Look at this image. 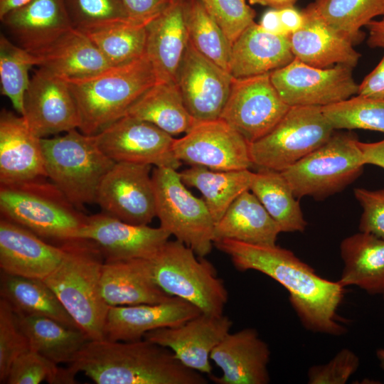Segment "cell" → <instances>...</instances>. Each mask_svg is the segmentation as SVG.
Returning <instances> with one entry per match:
<instances>
[{"label": "cell", "instance_id": "40", "mask_svg": "<svg viewBox=\"0 0 384 384\" xmlns=\"http://www.w3.org/2000/svg\"><path fill=\"white\" fill-rule=\"evenodd\" d=\"M38 57L31 53L4 34L0 35L1 94L8 97L14 110L23 114V99L30 84L28 70L38 66Z\"/></svg>", "mask_w": 384, "mask_h": 384}, {"label": "cell", "instance_id": "19", "mask_svg": "<svg viewBox=\"0 0 384 384\" xmlns=\"http://www.w3.org/2000/svg\"><path fill=\"white\" fill-rule=\"evenodd\" d=\"M170 236L161 227L131 224L102 213L87 216L77 238L93 241L105 261H114L150 259Z\"/></svg>", "mask_w": 384, "mask_h": 384}, {"label": "cell", "instance_id": "30", "mask_svg": "<svg viewBox=\"0 0 384 384\" xmlns=\"http://www.w3.org/2000/svg\"><path fill=\"white\" fill-rule=\"evenodd\" d=\"M282 233L257 198L250 191L240 194L215 223L214 242L229 239L257 245H274Z\"/></svg>", "mask_w": 384, "mask_h": 384}, {"label": "cell", "instance_id": "6", "mask_svg": "<svg viewBox=\"0 0 384 384\" xmlns=\"http://www.w3.org/2000/svg\"><path fill=\"white\" fill-rule=\"evenodd\" d=\"M78 129L41 139L47 178L78 208L95 203L98 188L114 164L97 146L94 136Z\"/></svg>", "mask_w": 384, "mask_h": 384}, {"label": "cell", "instance_id": "43", "mask_svg": "<svg viewBox=\"0 0 384 384\" xmlns=\"http://www.w3.org/2000/svg\"><path fill=\"white\" fill-rule=\"evenodd\" d=\"M73 26L85 30L130 21L122 0H65Z\"/></svg>", "mask_w": 384, "mask_h": 384}, {"label": "cell", "instance_id": "16", "mask_svg": "<svg viewBox=\"0 0 384 384\" xmlns=\"http://www.w3.org/2000/svg\"><path fill=\"white\" fill-rule=\"evenodd\" d=\"M22 116L41 139L78 129L80 125L78 107L67 80L39 67L25 93Z\"/></svg>", "mask_w": 384, "mask_h": 384}, {"label": "cell", "instance_id": "20", "mask_svg": "<svg viewBox=\"0 0 384 384\" xmlns=\"http://www.w3.org/2000/svg\"><path fill=\"white\" fill-rule=\"evenodd\" d=\"M212 360L223 374L210 375L217 384H267L270 350L256 329L246 328L229 332L213 348Z\"/></svg>", "mask_w": 384, "mask_h": 384}, {"label": "cell", "instance_id": "7", "mask_svg": "<svg viewBox=\"0 0 384 384\" xmlns=\"http://www.w3.org/2000/svg\"><path fill=\"white\" fill-rule=\"evenodd\" d=\"M155 283L167 294L181 298L206 314L221 315L228 299L214 266L184 243L168 240L149 259Z\"/></svg>", "mask_w": 384, "mask_h": 384}, {"label": "cell", "instance_id": "49", "mask_svg": "<svg viewBox=\"0 0 384 384\" xmlns=\"http://www.w3.org/2000/svg\"><path fill=\"white\" fill-rule=\"evenodd\" d=\"M357 95L384 99V55L375 68L358 85Z\"/></svg>", "mask_w": 384, "mask_h": 384}, {"label": "cell", "instance_id": "1", "mask_svg": "<svg viewBox=\"0 0 384 384\" xmlns=\"http://www.w3.org/2000/svg\"><path fill=\"white\" fill-rule=\"evenodd\" d=\"M214 245L228 255L239 271L256 270L282 285L303 326L315 333L341 336L346 331L337 309L344 287L319 276L291 250L274 245H257L223 239Z\"/></svg>", "mask_w": 384, "mask_h": 384}, {"label": "cell", "instance_id": "18", "mask_svg": "<svg viewBox=\"0 0 384 384\" xmlns=\"http://www.w3.org/2000/svg\"><path fill=\"white\" fill-rule=\"evenodd\" d=\"M232 326V320L223 314L201 313L181 325L150 331L143 338L170 349L186 367L210 375V353Z\"/></svg>", "mask_w": 384, "mask_h": 384}, {"label": "cell", "instance_id": "47", "mask_svg": "<svg viewBox=\"0 0 384 384\" xmlns=\"http://www.w3.org/2000/svg\"><path fill=\"white\" fill-rule=\"evenodd\" d=\"M353 193L363 210L359 230L384 240V188H356Z\"/></svg>", "mask_w": 384, "mask_h": 384}, {"label": "cell", "instance_id": "41", "mask_svg": "<svg viewBox=\"0 0 384 384\" xmlns=\"http://www.w3.org/2000/svg\"><path fill=\"white\" fill-rule=\"evenodd\" d=\"M321 110L334 130L358 129L384 134V99L357 95Z\"/></svg>", "mask_w": 384, "mask_h": 384}, {"label": "cell", "instance_id": "38", "mask_svg": "<svg viewBox=\"0 0 384 384\" xmlns=\"http://www.w3.org/2000/svg\"><path fill=\"white\" fill-rule=\"evenodd\" d=\"M81 31L91 40L112 66L129 63L145 55L147 38L146 25L125 21Z\"/></svg>", "mask_w": 384, "mask_h": 384}, {"label": "cell", "instance_id": "51", "mask_svg": "<svg viewBox=\"0 0 384 384\" xmlns=\"http://www.w3.org/2000/svg\"><path fill=\"white\" fill-rule=\"evenodd\" d=\"M281 24L284 32L289 35L300 28L303 24L304 17L301 11L294 6L278 9Z\"/></svg>", "mask_w": 384, "mask_h": 384}, {"label": "cell", "instance_id": "8", "mask_svg": "<svg viewBox=\"0 0 384 384\" xmlns=\"http://www.w3.org/2000/svg\"><path fill=\"white\" fill-rule=\"evenodd\" d=\"M358 142L351 132H334L321 146L282 171L294 196L324 199L352 183L366 165Z\"/></svg>", "mask_w": 384, "mask_h": 384}, {"label": "cell", "instance_id": "52", "mask_svg": "<svg viewBox=\"0 0 384 384\" xmlns=\"http://www.w3.org/2000/svg\"><path fill=\"white\" fill-rule=\"evenodd\" d=\"M366 27L369 33L368 46L372 48H384V16L380 20H372Z\"/></svg>", "mask_w": 384, "mask_h": 384}, {"label": "cell", "instance_id": "24", "mask_svg": "<svg viewBox=\"0 0 384 384\" xmlns=\"http://www.w3.org/2000/svg\"><path fill=\"white\" fill-rule=\"evenodd\" d=\"M41 139L22 115L0 113V184L46 178Z\"/></svg>", "mask_w": 384, "mask_h": 384}, {"label": "cell", "instance_id": "32", "mask_svg": "<svg viewBox=\"0 0 384 384\" xmlns=\"http://www.w3.org/2000/svg\"><path fill=\"white\" fill-rule=\"evenodd\" d=\"M126 115L150 122L171 136L188 132L197 122L187 110L175 83L157 82Z\"/></svg>", "mask_w": 384, "mask_h": 384}, {"label": "cell", "instance_id": "33", "mask_svg": "<svg viewBox=\"0 0 384 384\" xmlns=\"http://www.w3.org/2000/svg\"><path fill=\"white\" fill-rule=\"evenodd\" d=\"M15 313L30 350L58 365L70 363L90 340L80 329L68 327L53 319Z\"/></svg>", "mask_w": 384, "mask_h": 384}, {"label": "cell", "instance_id": "17", "mask_svg": "<svg viewBox=\"0 0 384 384\" xmlns=\"http://www.w3.org/2000/svg\"><path fill=\"white\" fill-rule=\"evenodd\" d=\"M233 77L199 53L189 41L176 77L184 104L197 122L219 119Z\"/></svg>", "mask_w": 384, "mask_h": 384}, {"label": "cell", "instance_id": "10", "mask_svg": "<svg viewBox=\"0 0 384 384\" xmlns=\"http://www.w3.org/2000/svg\"><path fill=\"white\" fill-rule=\"evenodd\" d=\"M334 129L319 106H290L266 135L249 144L253 165L283 171L316 150Z\"/></svg>", "mask_w": 384, "mask_h": 384}, {"label": "cell", "instance_id": "42", "mask_svg": "<svg viewBox=\"0 0 384 384\" xmlns=\"http://www.w3.org/2000/svg\"><path fill=\"white\" fill-rule=\"evenodd\" d=\"M75 383V375L66 368L33 351L22 354L11 365L6 379L9 384Z\"/></svg>", "mask_w": 384, "mask_h": 384}, {"label": "cell", "instance_id": "29", "mask_svg": "<svg viewBox=\"0 0 384 384\" xmlns=\"http://www.w3.org/2000/svg\"><path fill=\"white\" fill-rule=\"evenodd\" d=\"M37 56L38 67L65 80L90 78L114 67L91 40L74 27Z\"/></svg>", "mask_w": 384, "mask_h": 384}, {"label": "cell", "instance_id": "14", "mask_svg": "<svg viewBox=\"0 0 384 384\" xmlns=\"http://www.w3.org/2000/svg\"><path fill=\"white\" fill-rule=\"evenodd\" d=\"M250 143L219 118L197 122L183 137L175 139L173 151L181 162L215 171L250 169Z\"/></svg>", "mask_w": 384, "mask_h": 384}, {"label": "cell", "instance_id": "12", "mask_svg": "<svg viewBox=\"0 0 384 384\" xmlns=\"http://www.w3.org/2000/svg\"><path fill=\"white\" fill-rule=\"evenodd\" d=\"M270 74L233 78L220 117L250 144L269 133L290 107L278 94Z\"/></svg>", "mask_w": 384, "mask_h": 384}, {"label": "cell", "instance_id": "34", "mask_svg": "<svg viewBox=\"0 0 384 384\" xmlns=\"http://www.w3.org/2000/svg\"><path fill=\"white\" fill-rule=\"evenodd\" d=\"M0 294L1 298L7 301L16 312L48 317L68 327L79 329L55 294L43 279L1 272Z\"/></svg>", "mask_w": 384, "mask_h": 384}, {"label": "cell", "instance_id": "53", "mask_svg": "<svg viewBox=\"0 0 384 384\" xmlns=\"http://www.w3.org/2000/svg\"><path fill=\"white\" fill-rule=\"evenodd\" d=\"M259 24L264 30L270 33L285 34L281 24L278 9H272L267 11L262 16Z\"/></svg>", "mask_w": 384, "mask_h": 384}, {"label": "cell", "instance_id": "35", "mask_svg": "<svg viewBox=\"0 0 384 384\" xmlns=\"http://www.w3.org/2000/svg\"><path fill=\"white\" fill-rule=\"evenodd\" d=\"M253 174L250 169L215 171L198 166L179 172L186 186L201 192L215 223L240 194L250 190Z\"/></svg>", "mask_w": 384, "mask_h": 384}, {"label": "cell", "instance_id": "46", "mask_svg": "<svg viewBox=\"0 0 384 384\" xmlns=\"http://www.w3.org/2000/svg\"><path fill=\"white\" fill-rule=\"evenodd\" d=\"M358 366V356L350 349L343 348L329 363L311 366L307 373L308 383H346Z\"/></svg>", "mask_w": 384, "mask_h": 384}, {"label": "cell", "instance_id": "26", "mask_svg": "<svg viewBox=\"0 0 384 384\" xmlns=\"http://www.w3.org/2000/svg\"><path fill=\"white\" fill-rule=\"evenodd\" d=\"M289 36L270 33L252 23L232 44L230 75L235 78H247L288 65L295 58Z\"/></svg>", "mask_w": 384, "mask_h": 384}, {"label": "cell", "instance_id": "5", "mask_svg": "<svg viewBox=\"0 0 384 384\" xmlns=\"http://www.w3.org/2000/svg\"><path fill=\"white\" fill-rule=\"evenodd\" d=\"M0 212L39 237L60 242L77 238L87 218L46 178L0 184Z\"/></svg>", "mask_w": 384, "mask_h": 384}, {"label": "cell", "instance_id": "25", "mask_svg": "<svg viewBox=\"0 0 384 384\" xmlns=\"http://www.w3.org/2000/svg\"><path fill=\"white\" fill-rule=\"evenodd\" d=\"M146 28L145 54L157 82L176 84L177 73L189 43L183 0H171Z\"/></svg>", "mask_w": 384, "mask_h": 384}, {"label": "cell", "instance_id": "23", "mask_svg": "<svg viewBox=\"0 0 384 384\" xmlns=\"http://www.w3.org/2000/svg\"><path fill=\"white\" fill-rule=\"evenodd\" d=\"M0 19L16 44L36 55L73 28L65 0H31Z\"/></svg>", "mask_w": 384, "mask_h": 384}, {"label": "cell", "instance_id": "56", "mask_svg": "<svg viewBox=\"0 0 384 384\" xmlns=\"http://www.w3.org/2000/svg\"><path fill=\"white\" fill-rule=\"evenodd\" d=\"M376 356L381 368L384 370V348L378 349L376 352Z\"/></svg>", "mask_w": 384, "mask_h": 384}, {"label": "cell", "instance_id": "57", "mask_svg": "<svg viewBox=\"0 0 384 384\" xmlns=\"http://www.w3.org/2000/svg\"><path fill=\"white\" fill-rule=\"evenodd\" d=\"M383 297H384V292H383Z\"/></svg>", "mask_w": 384, "mask_h": 384}, {"label": "cell", "instance_id": "22", "mask_svg": "<svg viewBox=\"0 0 384 384\" xmlns=\"http://www.w3.org/2000/svg\"><path fill=\"white\" fill-rule=\"evenodd\" d=\"M201 313L193 304L176 297L158 304L110 306L104 327L105 339L140 340L150 331L181 325Z\"/></svg>", "mask_w": 384, "mask_h": 384}, {"label": "cell", "instance_id": "15", "mask_svg": "<svg viewBox=\"0 0 384 384\" xmlns=\"http://www.w3.org/2000/svg\"><path fill=\"white\" fill-rule=\"evenodd\" d=\"M151 165L118 162L103 178L95 203L103 213L134 225H149L156 216Z\"/></svg>", "mask_w": 384, "mask_h": 384}, {"label": "cell", "instance_id": "45", "mask_svg": "<svg viewBox=\"0 0 384 384\" xmlns=\"http://www.w3.org/2000/svg\"><path fill=\"white\" fill-rule=\"evenodd\" d=\"M233 44L252 23L255 11L246 0H199Z\"/></svg>", "mask_w": 384, "mask_h": 384}, {"label": "cell", "instance_id": "9", "mask_svg": "<svg viewBox=\"0 0 384 384\" xmlns=\"http://www.w3.org/2000/svg\"><path fill=\"white\" fill-rule=\"evenodd\" d=\"M151 178L160 227L198 257L208 255L214 245L215 222L203 199L187 189L176 169L155 167Z\"/></svg>", "mask_w": 384, "mask_h": 384}, {"label": "cell", "instance_id": "37", "mask_svg": "<svg viewBox=\"0 0 384 384\" xmlns=\"http://www.w3.org/2000/svg\"><path fill=\"white\" fill-rule=\"evenodd\" d=\"M304 9L355 46L365 38L361 28L384 16V0H314Z\"/></svg>", "mask_w": 384, "mask_h": 384}, {"label": "cell", "instance_id": "36", "mask_svg": "<svg viewBox=\"0 0 384 384\" xmlns=\"http://www.w3.org/2000/svg\"><path fill=\"white\" fill-rule=\"evenodd\" d=\"M250 191L279 225L281 232H304L307 223L293 190L282 172L259 168Z\"/></svg>", "mask_w": 384, "mask_h": 384}, {"label": "cell", "instance_id": "2", "mask_svg": "<svg viewBox=\"0 0 384 384\" xmlns=\"http://www.w3.org/2000/svg\"><path fill=\"white\" fill-rule=\"evenodd\" d=\"M97 384H206L202 373L180 362L169 348L144 338L89 340L68 364Z\"/></svg>", "mask_w": 384, "mask_h": 384}, {"label": "cell", "instance_id": "13", "mask_svg": "<svg viewBox=\"0 0 384 384\" xmlns=\"http://www.w3.org/2000/svg\"><path fill=\"white\" fill-rule=\"evenodd\" d=\"M99 149L114 163L129 162L177 170L173 136L156 125L127 115L94 136Z\"/></svg>", "mask_w": 384, "mask_h": 384}, {"label": "cell", "instance_id": "11", "mask_svg": "<svg viewBox=\"0 0 384 384\" xmlns=\"http://www.w3.org/2000/svg\"><path fill=\"white\" fill-rule=\"evenodd\" d=\"M270 75L274 88L289 106L324 107L348 99L358 90L353 68L343 65L320 68L294 58Z\"/></svg>", "mask_w": 384, "mask_h": 384}, {"label": "cell", "instance_id": "54", "mask_svg": "<svg viewBox=\"0 0 384 384\" xmlns=\"http://www.w3.org/2000/svg\"><path fill=\"white\" fill-rule=\"evenodd\" d=\"M297 0H249L250 4L270 6L274 9L294 6Z\"/></svg>", "mask_w": 384, "mask_h": 384}, {"label": "cell", "instance_id": "28", "mask_svg": "<svg viewBox=\"0 0 384 384\" xmlns=\"http://www.w3.org/2000/svg\"><path fill=\"white\" fill-rule=\"evenodd\" d=\"M302 13V27L289 36L295 58L320 68L336 65L353 68L357 65L361 55L350 41L304 9Z\"/></svg>", "mask_w": 384, "mask_h": 384}, {"label": "cell", "instance_id": "27", "mask_svg": "<svg viewBox=\"0 0 384 384\" xmlns=\"http://www.w3.org/2000/svg\"><path fill=\"white\" fill-rule=\"evenodd\" d=\"M100 287L109 306L158 304L172 297L154 281L149 259L105 260Z\"/></svg>", "mask_w": 384, "mask_h": 384}, {"label": "cell", "instance_id": "50", "mask_svg": "<svg viewBox=\"0 0 384 384\" xmlns=\"http://www.w3.org/2000/svg\"><path fill=\"white\" fill-rule=\"evenodd\" d=\"M365 164H371L384 169V139L375 142H362L358 140Z\"/></svg>", "mask_w": 384, "mask_h": 384}, {"label": "cell", "instance_id": "55", "mask_svg": "<svg viewBox=\"0 0 384 384\" xmlns=\"http://www.w3.org/2000/svg\"><path fill=\"white\" fill-rule=\"evenodd\" d=\"M31 0H0V18L7 13L16 9Z\"/></svg>", "mask_w": 384, "mask_h": 384}, {"label": "cell", "instance_id": "48", "mask_svg": "<svg viewBox=\"0 0 384 384\" xmlns=\"http://www.w3.org/2000/svg\"><path fill=\"white\" fill-rule=\"evenodd\" d=\"M171 0H122L130 21L146 25L157 16Z\"/></svg>", "mask_w": 384, "mask_h": 384}, {"label": "cell", "instance_id": "3", "mask_svg": "<svg viewBox=\"0 0 384 384\" xmlns=\"http://www.w3.org/2000/svg\"><path fill=\"white\" fill-rule=\"evenodd\" d=\"M60 245L64 250L63 258L43 281L90 340L105 339L110 306L102 298L100 287L103 255L87 239H70Z\"/></svg>", "mask_w": 384, "mask_h": 384}, {"label": "cell", "instance_id": "21", "mask_svg": "<svg viewBox=\"0 0 384 384\" xmlns=\"http://www.w3.org/2000/svg\"><path fill=\"white\" fill-rule=\"evenodd\" d=\"M63 256L60 245L49 244L30 230L1 217L2 272L43 280L57 268Z\"/></svg>", "mask_w": 384, "mask_h": 384}, {"label": "cell", "instance_id": "31", "mask_svg": "<svg viewBox=\"0 0 384 384\" xmlns=\"http://www.w3.org/2000/svg\"><path fill=\"white\" fill-rule=\"evenodd\" d=\"M340 254L343 262L340 284L356 286L371 294H383V239L360 231L341 241Z\"/></svg>", "mask_w": 384, "mask_h": 384}, {"label": "cell", "instance_id": "44", "mask_svg": "<svg viewBox=\"0 0 384 384\" xmlns=\"http://www.w3.org/2000/svg\"><path fill=\"white\" fill-rule=\"evenodd\" d=\"M30 351L27 337L21 330L16 314L5 299H0V383H4L12 363Z\"/></svg>", "mask_w": 384, "mask_h": 384}, {"label": "cell", "instance_id": "4", "mask_svg": "<svg viewBox=\"0 0 384 384\" xmlns=\"http://www.w3.org/2000/svg\"><path fill=\"white\" fill-rule=\"evenodd\" d=\"M80 118L78 129L95 136L126 115L130 107L157 82L146 54L92 77L66 80Z\"/></svg>", "mask_w": 384, "mask_h": 384}, {"label": "cell", "instance_id": "39", "mask_svg": "<svg viewBox=\"0 0 384 384\" xmlns=\"http://www.w3.org/2000/svg\"><path fill=\"white\" fill-rule=\"evenodd\" d=\"M183 4L191 43L203 55L229 72L232 44L222 28L199 0H183Z\"/></svg>", "mask_w": 384, "mask_h": 384}]
</instances>
